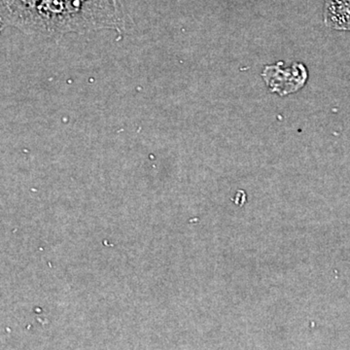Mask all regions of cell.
<instances>
[{
  "label": "cell",
  "instance_id": "obj_1",
  "mask_svg": "<svg viewBox=\"0 0 350 350\" xmlns=\"http://www.w3.org/2000/svg\"><path fill=\"white\" fill-rule=\"evenodd\" d=\"M0 22L41 38L118 31L125 23L111 0H0Z\"/></svg>",
  "mask_w": 350,
  "mask_h": 350
},
{
  "label": "cell",
  "instance_id": "obj_3",
  "mask_svg": "<svg viewBox=\"0 0 350 350\" xmlns=\"http://www.w3.org/2000/svg\"><path fill=\"white\" fill-rule=\"evenodd\" d=\"M114 5L117 7V8L120 9V10L123 11V8H122V0H111Z\"/></svg>",
  "mask_w": 350,
  "mask_h": 350
},
{
  "label": "cell",
  "instance_id": "obj_2",
  "mask_svg": "<svg viewBox=\"0 0 350 350\" xmlns=\"http://www.w3.org/2000/svg\"><path fill=\"white\" fill-rule=\"evenodd\" d=\"M325 20L334 29H350V0H326Z\"/></svg>",
  "mask_w": 350,
  "mask_h": 350
}]
</instances>
